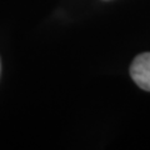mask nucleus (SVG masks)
<instances>
[{"instance_id": "1", "label": "nucleus", "mask_w": 150, "mask_h": 150, "mask_svg": "<svg viewBox=\"0 0 150 150\" xmlns=\"http://www.w3.org/2000/svg\"><path fill=\"white\" fill-rule=\"evenodd\" d=\"M130 74L139 88L150 91V53L140 54L134 59Z\"/></svg>"}]
</instances>
